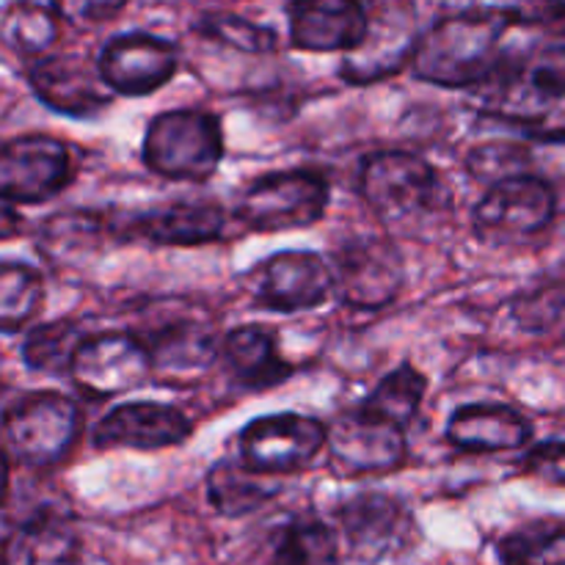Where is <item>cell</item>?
<instances>
[{
	"instance_id": "obj_1",
	"label": "cell",
	"mask_w": 565,
	"mask_h": 565,
	"mask_svg": "<svg viewBox=\"0 0 565 565\" xmlns=\"http://www.w3.org/2000/svg\"><path fill=\"white\" fill-rule=\"evenodd\" d=\"M513 36V6L456 11L423 31L412 70L419 81L441 88H480L502 70Z\"/></svg>"
},
{
	"instance_id": "obj_2",
	"label": "cell",
	"mask_w": 565,
	"mask_h": 565,
	"mask_svg": "<svg viewBox=\"0 0 565 565\" xmlns=\"http://www.w3.org/2000/svg\"><path fill=\"white\" fill-rule=\"evenodd\" d=\"M359 191L375 215L401 235H419L450 213L452 193L425 158L386 149L364 160Z\"/></svg>"
},
{
	"instance_id": "obj_3",
	"label": "cell",
	"mask_w": 565,
	"mask_h": 565,
	"mask_svg": "<svg viewBox=\"0 0 565 565\" xmlns=\"http://www.w3.org/2000/svg\"><path fill=\"white\" fill-rule=\"evenodd\" d=\"M141 154L147 169L166 180H210L224 160L218 116L202 108L163 110L147 125Z\"/></svg>"
},
{
	"instance_id": "obj_4",
	"label": "cell",
	"mask_w": 565,
	"mask_h": 565,
	"mask_svg": "<svg viewBox=\"0 0 565 565\" xmlns=\"http://www.w3.org/2000/svg\"><path fill=\"white\" fill-rule=\"evenodd\" d=\"M81 430V408L58 392H28L3 414L6 452L25 467L64 461Z\"/></svg>"
},
{
	"instance_id": "obj_5",
	"label": "cell",
	"mask_w": 565,
	"mask_h": 565,
	"mask_svg": "<svg viewBox=\"0 0 565 565\" xmlns=\"http://www.w3.org/2000/svg\"><path fill=\"white\" fill-rule=\"evenodd\" d=\"M329 180L318 171L292 169L263 174L237 196L235 218L254 232L303 230L323 218Z\"/></svg>"
},
{
	"instance_id": "obj_6",
	"label": "cell",
	"mask_w": 565,
	"mask_h": 565,
	"mask_svg": "<svg viewBox=\"0 0 565 565\" xmlns=\"http://www.w3.org/2000/svg\"><path fill=\"white\" fill-rule=\"evenodd\" d=\"M557 199L546 180L535 174H519L497 182L478 202L472 215L475 235L483 243L505 246L541 235L555 221Z\"/></svg>"
},
{
	"instance_id": "obj_7",
	"label": "cell",
	"mask_w": 565,
	"mask_h": 565,
	"mask_svg": "<svg viewBox=\"0 0 565 565\" xmlns=\"http://www.w3.org/2000/svg\"><path fill=\"white\" fill-rule=\"evenodd\" d=\"M423 31L412 0H375L370 9L367 36L353 53L342 58V81L353 86L386 81L412 64Z\"/></svg>"
},
{
	"instance_id": "obj_8",
	"label": "cell",
	"mask_w": 565,
	"mask_h": 565,
	"mask_svg": "<svg viewBox=\"0 0 565 565\" xmlns=\"http://www.w3.org/2000/svg\"><path fill=\"white\" fill-rule=\"evenodd\" d=\"M323 447H329V425L292 412L257 417L237 434L241 461L270 478L309 467Z\"/></svg>"
},
{
	"instance_id": "obj_9",
	"label": "cell",
	"mask_w": 565,
	"mask_h": 565,
	"mask_svg": "<svg viewBox=\"0 0 565 565\" xmlns=\"http://www.w3.org/2000/svg\"><path fill=\"white\" fill-rule=\"evenodd\" d=\"M334 296L353 309H384L403 287V257L390 237H351L331 254Z\"/></svg>"
},
{
	"instance_id": "obj_10",
	"label": "cell",
	"mask_w": 565,
	"mask_h": 565,
	"mask_svg": "<svg viewBox=\"0 0 565 565\" xmlns=\"http://www.w3.org/2000/svg\"><path fill=\"white\" fill-rule=\"evenodd\" d=\"M72 182V154L44 132L9 138L0 149V193L9 204H42Z\"/></svg>"
},
{
	"instance_id": "obj_11",
	"label": "cell",
	"mask_w": 565,
	"mask_h": 565,
	"mask_svg": "<svg viewBox=\"0 0 565 565\" xmlns=\"http://www.w3.org/2000/svg\"><path fill=\"white\" fill-rule=\"evenodd\" d=\"M334 270L323 254L279 252L257 268L252 285L254 301L270 312H307L329 301Z\"/></svg>"
},
{
	"instance_id": "obj_12",
	"label": "cell",
	"mask_w": 565,
	"mask_h": 565,
	"mask_svg": "<svg viewBox=\"0 0 565 565\" xmlns=\"http://www.w3.org/2000/svg\"><path fill=\"white\" fill-rule=\"evenodd\" d=\"M97 66L110 92L121 97H147L177 75L180 50L154 33H119L99 50Z\"/></svg>"
},
{
	"instance_id": "obj_13",
	"label": "cell",
	"mask_w": 565,
	"mask_h": 565,
	"mask_svg": "<svg viewBox=\"0 0 565 565\" xmlns=\"http://www.w3.org/2000/svg\"><path fill=\"white\" fill-rule=\"evenodd\" d=\"M149 345L132 334L88 337L77 351L70 379L92 397H114L138 390L152 375Z\"/></svg>"
},
{
	"instance_id": "obj_14",
	"label": "cell",
	"mask_w": 565,
	"mask_h": 565,
	"mask_svg": "<svg viewBox=\"0 0 565 565\" xmlns=\"http://www.w3.org/2000/svg\"><path fill=\"white\" fill-rule=\"evenodd\" d=\"M329 452L345 475L392 472L406 458V430L353 406L329 425Z\"/></svg>"
},
{
	"instance_id": "obj_15",
	"label": "cell",
	"mask_w": 565,
	"mask_h": 565,
	"mask_svg": "<svg viewBox=\"0 0 565 565\" xmlns=\"http://www.w3.org/2000/svg\"><path fill=\"white\" fill-rule=\"evenodd\" d=\"M193 425L180 408L169 403L132 401L110 408L94 428L92 439L99 450H166L191 436Z\"/></svg>"
},
{
	"instance_id": "obj_16",
	"label": "cell",
	"mask_w": 565,
	"mask_h": 565,
	"mask_svg": "<svg viewBox=\"0 0 565 565\" xmlns=\"http://www.w3.org/2000/svg\"><path fill=\"white\" fill-rule=\"evenodd\" d=\"M28 83L47 108L72 119H88L110 105V88L97 64L72 55H42L28 66Z\"/></svg>"
},
{
	"instance_id": "obj_17",
	"label": "cell",
	"mask_w": 565,
	"mask_h": 565,
	"mask_svg": "<svg viewBox=\"0 0 565 565\" xmlns=\"http://www.w3.org/2000/svg\"><path fill=\"white\" fill-rule=\"evenodd\" d=\"M290 44L307 53H353L367 36L370 11L362 0H290Z\"/></svg>"
},
{
	"instance_id": "obj_18",
	"label": "cell",
	"mask_w": 565,
	"mask_h": 565,
	"mask_svg": "<svg viewBox=\"0 0 565 565\" xmlns=\"http://www.w3.org/2000/svg\"><path fill=\"white\" fill-rule=\"evenodd\" d=\"M340 524L351 555L364 563L381 561L408 541L412 519L406 508L386 494H359L340 508Z\"/></svg>"
},
{
	"instance_id": "obj_19",
	"label": "cell",
	"mask_w": 565,
	"mask_h": 565,
	"mask_svg": "<svg viewBox=\"0 0 565 565\" xmlns=\"http://www.w3.org/2000/svg\"><path fill=\"white\" fill-rule=\"evenodd\" d=\"M533 439V425L502 403H469L452 412L447 423V441L469 456L522 450Z\"/></svg>"
},
{
	"instance_id": "obj_20",
	"label": "cell",
	"mask_w": 565,
	"mask_h": 565,
	"mask_svg": "<svg viewBox=\"0 0 565 565\" xmlns=\"http://www.w3.org/2000/svg\"><path fill=\"white\" fill-rule=\"evenodd\" d=\"M81 550L75 522L58 508H39L6 527L3 565H72Z\"/></svg>"
},
{
	"instance_id": "obj_21",
	"label": "cell",
	"mask_w": 565,
	"mask_h": 565,
	"mask_svg": "<svg viewBox=\"0 0 565 565\" xmlns=\"http://www.w3.org/2000/svg\"><path fill=\"white\" fill-rule=\"evenodd\" d=\"M218 359L237 386L248 392L274 390L292 375L276 345V334L265 326H237L221 337Z\"/></svg>"
},
{
	"instance_id": "obj_22",
	"label": "cell",
	"mask_w": 565,
	"mask_h": 565,
	"mask_svg": "<svg viewBox=\"0 0 565 565\" xmlns=\"http://www.w3.org/2000/svg\"><path fill=\"white\" fill-rule=\"evenodd\" d=\"M226 213L213 202H174L132 218V235L158 246H204L221 241Z\"/></svg>"
},
{
	"instance_id": "obj_23",
	"label": "cell",
	"mask_w": 565,
	"mask_h": 565,
	"mask_svg": "<svg viewBox=\"0 0 565 565\" xmlns=\"http://www.w3.org/2000/svg\"><path fill=\"white\" fill-rule=\"evenodd\" d=\"M281 494V478L254 472L243 461H224L215 463L207 475V500L221 516H248L268 505L270 500Z\"/></svg>"
},
{
	"instance_id": "obj_24",
	"label": "cell",
	"mask_w": 565,
	"mask_h": 565,
	"mask_svg": "<svg viewBox=\"0 0 565 565\" xmlns=\"http://www.w3.org/2000/svg\"><path fill=\"white\" fill-rule=\"evenodd\" d=\"M147 345L149 353H152L154 370H166V373H193V370H204L221 353V340H215L199 323H177L169 326V329H160Z\"/></svg>"
},
{
	"instance_id": "obj_25",
	"label": "cell",
	"mask_w": 565,
	"mask_h": 565,
	"mask_svg": "<svg viewBox=\"0 0 565 565\" xmlns=\"http://www.w3.org/2000/svg\"><path fill=\"white\" fill-rule=\"evenodd\" d=\"M86 340V331L72 320L42 323L28 331L25 340H22V362L33 373L70 375L77 351Z\"/></svg>"
},
{
	"instance_id": "obj_26",
	"label": "cell",
	"mask_w": 565,
	"mask_h": 565,
	"mask_svg": "<svg viewBox=\"0 0 565 565\" xmlns=\"http://www.w3.org/2000/svg\"><path fill=\"white\" fill-rule=\"evenodd\" d=\"M425 390H428L425 375L419 370H414L412 364H401L390 375H384L379 381V386L359 406L364 412L375 414V417L406 430L417 419L419 408H423Z\"/></svg>"
},
{
	"instance_id": "obj_27",
	"label": "cell",
	"mask_w": 565,
	"mask_h": 565,
	"mask_svg": "<svg viewBox=\"0 0 565 565\" xmlns=\"http://www.w3.org/2000/svg\"><path fill=\"white\" fill-rule=\"evenodd\" d=\"M268 565H340V546L323 522L296 519L281 530Z\"/></svg>"
},
{
	"instance_id": "obj_28",
	"label": "cell",
	"mask_w": 565,
	"mask_h": 565,
	"mask_svg": "<svg viewBox=\"0 0 565 565\" xmlns=\"http://www.w3.org/2000/svg\"><path fill=\"white\" fill-rule=\"evenodd\" d=\"M502 565H565V527L557 522H533L502 535L497 544Z\"/></svg>"
},
{
	"instance_id": "obj_29",
	"label": "cell",
	"mask_w": 565,
	"mask_h": 565,
	"mask_svg": "<svg viewBox=\"0 0 565 565\" xmlns=\"http://www.w3.org/2000/svg\"><path fill=\"white\" fill-rule=\"evenodd\" d=\"M44 298V281L39 270L25 263L6 259L0 265V329L6 334L20 331L39 312Z\"/></svg>"
},
{
	"instance_id": "obj_30",
	"label": "cell",
	"mask_w": 565,
	"mask_h": 565,
	"mask_svg": "<svg viewBox=\"0 0 565 565\" xmlns=\"http://www.w3.org/2000/svg\"><path fill=\"white\" fill-rule=\"evenodd\" d=\"M196 33L224 44V47L241 50V53L265 55L276 50V33L270 28H263L235 14H204L196 22Z\"/></svg>"
},
{
	"instance_id": "obj_31",
	"label": "cell",
	"mask_w": 565,
	"mask_h": 565,
	"mask_svg": "<svg viewBox=\"0 0 565 565\" xmlns=\"http://www.w3.org/2000/svg\"><path fill=\"white\" fill-rule=\"evenodd\" d=\"M530 154L527 149L513 141H489L475 147L467 154V171L480 185H497L511 177L530 174Z\"/></svg>"
},
{
	"instance_id": "obj_32",
	"label": "cell",
	"mask_w": 565,
	"mask_h": 565,
	"mask_svg": "<svg viewBox=\"0 0 565 565\" xmlns=\"http://www.w3.org/2000/svg\"><path fill=\"white\" fill-rule=\"evenodd\" d=\"M6 33L20 53L42 58V53H47V47L58 36V28H55L53 14L42 6H17L6 22Z\"/></svg>"
},
{
	"instance_id": "obj_33",
	"label": "cell",
	"mask_w": 565,
	"mask_h": 565,
	"mask_svg": "<svg viewBox=\"0 0 565 565\" xmlns=\"http://www.w3.org/2000/svg\"><path fill=\"white\" fill-rule=\"evenodd\" d=\"M513 14L519 31L565 50V0H522L513 6Z\"/></svg>"
},
{
	"instance_id": "obj_34",
	"label": "cell",
	"mask_w": 565,
	"mask_h": 565,
	"mask_svg": "<svg viewBox=\"0 0 565 565\" xmlns=\"http://www.w3.org/2000/svg\"><path fill=\"white\" fill-rule=\"evenodd\" d=\"M522 469L541 483L565 489V439L539 441L522 456Z\"/></svg>"
},
{
	"instance_id": "obj_35",
	"label": "cell",
	"mask_w": 565,
	"mask_h": 565,
	"mask_svg": "<svg viewBox=\"0 0 565 565\" xmlns=\"http://www.w3.org/2000/svg\"><path fill=\"white\" fill-rule=\"evenodd\" d=\"M127 0H50V9L58 20L70 22L75 28H94L114 20Z\"/></svg>"
}]
</instances>
